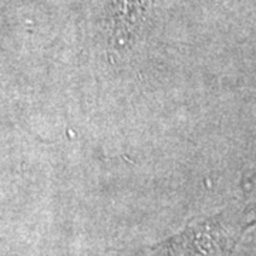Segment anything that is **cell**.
<instances>
[{"label":"cell","instance_id":"6da1fadb","mask_svg":"<svg viewBox=\"0 0 256 256\" xmlns=\"http://www.w3.org/2000/svg\"><path fill=\"white\" fill-rule=\"evenodd\" d=\"M228 240L229 236L220 225L205 222L190 226L162 248L168 256H222L226 252Z\"/></svg>","mask_w":256,"mask_h":256}]
</instances>
